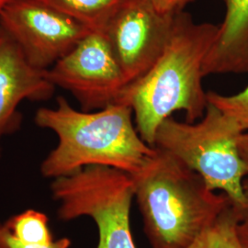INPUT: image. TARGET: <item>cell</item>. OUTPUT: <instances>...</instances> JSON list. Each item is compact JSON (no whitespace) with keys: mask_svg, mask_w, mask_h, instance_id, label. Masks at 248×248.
Returning <instances> with one entry per match:
<instances>
[{"mask_svg":"<svg viewBox=\"0 0 248 248\" xmlns=\"http://www.w3.org/2000/svg\"><path fill=\"white\" fill-rule=\"evenodd\" d=\"M218 31L219 25L196 22L185 11L175 14L169 42L156 62L122 91L116 103L133 109L136 129L151 146L160 124L174 112L184 111L188 123L203 117L208 106L204 62Z\"/></svg>","mask_w":248,"mask_h":248,"instance_id":"1","label":"cell"},{"mask_svg":"<svg viewBox=\"0 0 248 248\" xmlns=\"http://www.w3.org/2000/svg\"><path fill=\"white\" fill-rule=\"evenodd\" d=\"M133 109L115 103L94 111L78 110L63 98L55 108L37 110L35 124L53 131L58 142L41 165L54 179L89 166H105L134 174L154 154L133 124Z\"/></svg>","mask_w":248,"mask_h":248,"instance_id":"2","label":"cell"},{"mask_svg":"<svg viewBox=\"0 0 248 248\" xmlns=\"http://www.w3.org/2000/svg\"><path fill=\"white\" fill-rule=\"evenodd\" d=\"M132 177L152 248H187L232 204L195 171L156 147Z\"/></svg>","mask_w":248,"mask_h":248,"instance_id":"3","label":"cell"},{"mask_svg":"<svg viewBox=\"0 0 248 248\" xmlns=\"http://www.w3.org/2000/svg\"><path fill=\"white\" fill-rule=\"evenodd\" d=\"M239 125L208 103L199 123H181L172 116L160 124L154 147L165 151L203 178L212 190H222L231 202L248 211L244 190L247 168L241 158Z\"/></svg>","mask_w":248,"mask_h":248,"instance_id":"4","label":"cell"},{"mask_svg":"<svg viewBox=\"0 0 248 248\" xmlns=\"http://www.w3.org/2000/svg\"><path fill=\"white\" fill-rule=\"evenodd\" d=\"M51 193L57 217L69 222L89 217L97 225V248H137L130 214L134 198L132 175L123 170L89 166L52 179Z\"/></svg>","mask_w":248,"mask_h":248,"instance_id":"5","label":"cell"},{"mask_svg":"<svg viewBox=\"0 0 248 248\" xmlns=\"http://www.w3.org/2000/svg\"><path fill=\"white\" fill-rule=\"evenodd\" d=\"M0 27L40 70L51 68L93 31L43 0H9L0 11Z\"/></svg>","mask_w":248,"mask_h":248,"instance_id":"6","label":"cell"},{"mask_svg":"<svg viewBox=\"0 0 248 248\" xmlns=\"http://www.w3.org/2000/svg\"><path fill=\"white\" fill-rule=\"evenodd\" d=\"M53 86L67 90L83 111L115 104L126 83L103 31H91L46 70Z\"/></svg>","mask_w":248,"mask_h":248,"instance_id":"7","label":"cell"},{"mask_svg":"<svg viewBox=\"0 0 248 248\" xmlns=\"http://www.w3.org/2000/svg\"><path fill=\"white\" fill-rule=\"evenodd\" d=\"M174 17L161 13L151 0L123 1L103 32L126 86L142 78L156 62L169 42Z\"/></svg>","mask_w":248,"mask_h":248,"instance_id":"8","label":"cell"},{"mask_svg":"<svg viewBox=\"0 0 248 248\" xmlns=\"http://www.w3.org/2000/svg\"><path fill=\"white\" fill-rule=\"evenodd\" d=\"M54 89L46 70L37 69L28 62L18 45L0 27V158L3 137L20 127L19 104L26 99L47 100Z\"/></svg>","mask_w":248,"mask_h":248,"instance_id":"9","label":"cell"},{"mask_svg":"<svg viewBox=\"0 0 248 248\" xmlns=\"http://www.w3.org/2000/svg\"><path fill=\"white\" fill-rule=\"evenodd\" d=\"M223 2L225 15L204 62V77L248 73V0Z\"/></svg>","mask_w":248,"mask_h":248,"instance_id":"10","label":"cell"},{"mask_svg":"<svg viewBox=\"0 0 248 248\" xmlns=\"http://www.w3.org/2000/svg\"><path fill=\"white\" fill-rule=\"evenodd\" d=\"M93 31H104L124 0H43Z\"/></svg>","mask_w":248,"mask_h":248,"instance_id":"11","label":"cell"},{"mask_svg":"<svg viewBox=\"0 0 248 248\" xmlns=\"http://www.w3.org/2000/svg\"><path fill=\"white\" fill-rule=\"evenodd\" d=\"M246 212L231 204L209 228L186 248H243L237 226Z\"/></svg>","mask_w":248,"mask_h":248,"instance_id":"12","label":"cell"},{"mask_svg":"<svg viewBox=\"0 0 248 248\" xmlns=\"http://www.w3.org/2000/svg\"><path fill=\"white\" fill-rule=\"evenodd\" d=\"M10 233L26 243L50 244L54 241L49 225V218L45 213L28 209L17 213L4 222Z\"/></svg>","mask_w":248,"mask_h":248,"instance_id":"13","label":"cell"},{"mask_svg":"<svg viewBox=\"0 0 248 248\" xmlns=\"http://www.w3.org/2000/svg\"><path fill=\"white\" fill-rule=\"evenodd\" d=\"M207 98L208 103L234 120L244 133L248 132V86L239 93L229 96L209 91Z\"/></svg>","mask_w":248,"mask_h":248,"instance_id":"14","label":"cell"},{"mask_svg":"<svg viewBox=\"0 0 248 248\" xmlns=\"http://www.w3.org/2000/svg\"><path fill=\"white\" fill-rule=\"evenodd\" d=\"M70 246L71 241L66 237L55 239L50 244L22 242L10 233L4 222H0V248H69Z\"/></svg>","mask_w":248,"mask_h":248,"instance_id":"15","label":"cell"},{"mask_svg":"<svg viewBox=\"0 0 248 248\" xmlns=\"http://www.w3.org/2000/svg\"><path fill=\"white\" fill-rule=\"evenodd\" d=\"M154 6L161 13L164 14H177L178 12L184 11L188 4L194 0H151Z\"/></svg>","mask_w":248,"mask_h":248,"instance_id":"16","label":"cell"},{"mask_svg":"<svg viewBox=\"0 0 248 248\" xmlns=\"http://www.w3.org/2000/svg\"><path fill=\"white\" fill-rule=\"evenodd\" d=\"M238 149L241 158L243 160L248 171V178L246 181H244V190L248 199V132L240 134L238 138Z\"/></svg>","mask_w":248,"mask_h":248,"instance_id":"17","label":"cell"},{"mask_svg":"<svg viewBox=\"0 0 248 248\" xmlns=\"http://www.w3.org/2000/svg\"><path fill=\"white\" fill-rule=\"evenodd\" d=\"M237 232L242 247L243 248H248V211L245 213L238 223Z\"/></svg>","mask_w":248,"mask_h":248,"instance_id":"18","label":"cell"},{"mask_svg":"<svg viewBox=\"0 0 248 248\" xmlns=\"http://www.w3.org/2000/svg\"><path fill=\"white\" fill-rule=\"evenodd\" d=\"M9 0H0V11L5 7V5L9 2Z\"/></svg>","mask_w":248,"mask_h":248,"instance_id":"19","label":"cell"}]
</instances>
